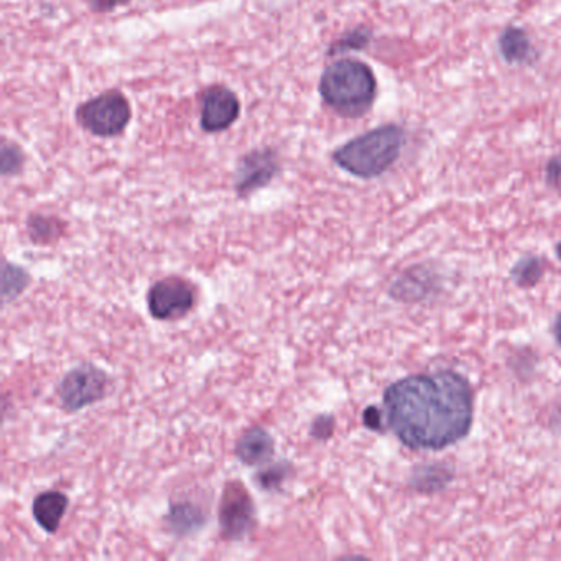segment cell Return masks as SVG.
<instances>
[{"label":"cell","instance_id":"obj_6","mask_svg":"<svg viewBox=\"0 0 561 561\" xmlns=\"http://www.w3.org/2000/svg\"><path fill=\"white\" fill-rule=\"evenodd\" d=\"M241 100L222 84L206 88L199 94V126L205 133L219 134L231 129L241 117Z\"/></svg>","mask_w":561,"mask_h":561},{"label":"cell","instance_id":"obj_24","mask_svg":"<svg viewBox=\"0 0 561 561\" xmlns=\"http://www.w3.org/2000/svg\"><path fill=\"white\" fill-rule=\"evenodd\" d=\"M553 333L558 344L561 346V314H558L557 321H554Z\"/></svg>","mask_w":561,"mask_h":561},{"label":"cell","instance_id":"obj_9","mask_svg":"<svg viewBox=\"0 0 561 561\" xmlns=\"http://www.w3.org/2000/svg\"><path fill=\"white\" fill-rule=\"evenodd\" d=\"M195 305V288L179 277L163 278L149 291V310L157 320L185 317Z\"/></svg>","mask_w":561,"mask_h":561},{"label":"cell","instance_id":"obj_19","mask_svg":"<svg viewBox=\"0 0 561 561\" xmlns=\"http://www.w3.org/2000/svg\"><path fill=\"white\" fill-rule=\"evenodd\" d=\"M545 182L551 188H561V152L548 160L547 167H545Z\"/></svg>","mask_w":561,"mask_h":561},{"label":"cell","instance_id":"obj_16","mask_svg":"<svg viewBox=\"0 0 561 561\" xmlns=\"http://www.w3.org/2000/svg\"><path fill=\"white\" fill-rule=\"evenodd\" d=\"M28 229H31V236L35 241L50 242L51 239H55L60 234L61 225L57 218L37 215L32 216L31 221H28Z\"/></svg>","mask_w":561,"mask_h":561},{"label":"cell","instance_id":"obj_5","mask_svg":"<svg viewBox=\"0 0 561 561\" xmlns=\"http://www.w3.org/2000/svg\"><path fill=\"white\" fill-rule=\"evenodd\" d=\"M280 173L278 152L271 147L249 150L239 159L234 172V192L239 198H249L274 182Z\"/></svg>","mask_w":561,"mask_h":561},{"label":"cell","instance_id":"obj_4","mask_svg":"<svg viewBox=\"0 0 561 561\" xmlns=\"http://www.w3.org/2000/svg\"><path fill=\"white\" fill-rule=\"evenodd\" d=\"M75 117L78 126L91 136L113 139L127 129L133 119V110L123 91L110 90L80 104Z\"/></svg>","mask_w":561,"mask_h":561},{"label":"cell","instance_id":"obj_2","mask_svg":"<svg viewBox=\"0 0 561 561\" xmlns=\"http://www.w3.org/2000/svg\"><path fill=\"white\" fill-rule=\"evenodd\" d=\"M318 91L323 103L337 116L359 119L376 103V75L364 61L343 58L324 68Z\"/></svg>","mask_w":561,"mask_h":561},{"label":"cell","instance_id":"obj_17","mask_svg":"<svg viewBox=\"0 0 561 561\" xmlns=\"http://www.w3.org/2000/svg\"><path fill=\"white\" fill-rule=\"evenodd\" d=\"M543 274V265L537 257H528L527 261H520L512 271V277L522 287H530L537 284L538 278Z\"/></svg>","mask_w":561,"mask_h":561},{"label":"cell","instance_id":"obj_23","mask_svg":"<svg viewBox=\"0 0 561 561\" xmlns=\"http://www.w3.org/2000/svg\"><path fill=\"white\" fill-rule=\"evenodd\" d=\"M331 428H333V419L331 416H320L317 422L313 423V435H320V432H324V435H331Z\"/></svg>","mask_w":561,"mask_h":561},{"label":"cell","instance_id":"obj_22","mask_svg":"<svg viewBox=\"0 0 561 561\" xmlns=\"http://www.w3.org/2000/svg\"><path fill=\"white\" fill-rule=\"evenodd\" d=\"M364 425L367 428L376 430L379 432L382 428V423H380V412L376 409V407H369V409L364 412Z\"/></svg>","mask_w":561,"mask_h":561},{"label":"cell","instance_id":"obj_14","mask_svg":"<svg viewBox=\"0 0 561 561\" xmlns=\"http://www.w3.org/2000/svg\"><path fill=\"white\" fill-rule=\"evenodd\" d=\"M370 41H373V32L370 28L359 25L354 27L353 31L346 32L343 37L337 38L330 50H328V57H336V55L351 54V51L366 50L369 47Z\"/></svg>","mask_w":561,"mask_h":561},{"label":"cell","instance_id":"obj_21","mask_svg":"<svg viewBox=\"0 0 561 561\" xmlns=\"http://www.w3.org/2000/svg\"><path fill=\"white\" fill-rule=\"evenodd\" d=\"M285 476H287V469H280L274 466V468L261 472V474H259V481H261L262 488H277V485L282 484V481H284Z\"/></svg>","mask_w":561,"mask_h":561},{"label":"cell","instance_id":"obj_20","mask_svg":"<svg viewBox=\"0 0 561 561\" xmlns=\"http://www.w3.org/2000/svg\"><path fill=\"white\" fill-rule=\"evenodd\" d=\"M130 0H87L88 8L94 14H110L116 9L129 4Z\"/></svg>","mask_w":561,"mask_h":561},{"label":"cell","instance_id":"obj_15","mask_svg":"<svg viewBox=\"0 0 561 561\" xmlns=\"http://www.w3.org/2000/svg\"><path fill=\"white\" fill-rule=\"evenodd\" d=\"M0 160H2L0 172H2L4 176L19 175V173L24 170L25 153L19 144L4 140V142H2V149H0Z\"/></svg>","mask_w":561,"mask_h":561},{"label":"cell","instance_id":"obj_18","mask_svg":"<svg viewBox=\"0 0 561 561\" xmlns=\"http://www.w3.org/2000/svg\"><path fill=\"white\" fill-rule=\"evenodd\" d=\"M28 277L22 268L15 267V265H5L4 272V297L5 301L12 300L18 297L25 285H27Z\"/></svg>","mask_w":561,"mask_h":561},{"label":"cell","instance_id":"obj_25","mask_svg":"<svg viewBox=\"0 0 561 561\" xmlns=\"http://www.w3.org/2000/svg\"><path fill=\"white\" fill-rule=\"evenodd\" d=\"M557 254H558V257L561 259V242H558V245H557Z\"/></svg>","mask_w":561,"mask_h":561},{"label":"cell","instance_id":"obj_8","mask_svg":"<svg viewBox=\"0 0 561 561\" xmlns=\"http://www.w3.org/2000/svg\"><path fill=\"white\" fill-rule=\"evenodd\" d=\"M107 376L91 364L70 370L60 383V399L68 412H78L98 400L104 399Z\"/></svg>","mask_w":561,"mask_h":561},{"label":"cell","instance_id":"obj_11","mask_svg":"<svg viewBox=\"0 0 561 561\" xmlns=\"http://www.w3.org/2000/svg\"><path fill=\"white\" fill-rule=\"evenodd\" d=\"M274 451V438L262 428L249 430L236 446V455L244 465L249 466L268 461Z\"/></svg>","mask_w":561,"mask_h":561},{"label":"cell","instance_id":"obj_7","mask_svg":"<svg viewBox=\"0 0 561 561\" xmlns=\"http://www.w3.org/2000/svg\"><path fill=\"white\" fill-rule=\"evenodd\" d=\"M219 525L229 540H241L254 528V502L241 481H231L226 485L219 507Z\"/></svg>","mask_w":561,"mask_h":561},{"label":"cell","instance_id":"obj_1","mask_svg":"<svg viewBox=\"0 0 561 561\" xmlns=\"http://www.w3.org/2000/svg\"><path fill=\"white\" fill-rule=\"evenodd\" d=\"M387 422L412 449L439 451L468 435L472 425L471 386L461 374L442 370L397 380L383 393Z\"/></svg>","mask_w":561,"mask_h":561},{"label":"cell","instance_id":"obj_12","mask_svg":"<svg viewBox=\"0 0 561 561\" xmlns=\"http://www.w3.org/2000/svg\"><path fill=\"white\" fill-rule=\"evenodd\" d=\"M68 507V497L61 492L48 491L38 495L34 502V517L48 534H55Z\"/></svg>","mask_w":561,"mask_h":561},{"label":"cell","instance_id":"obj_10","mask_svg":"<svg viewBox=\"0 0 561 561\" xmlns=\"http://www.w3.org/2000/svg\"><path fill=\"white\" fill-rule=\"evenodd\" d=\"M499 54L507 65H531L537 58L530 37L524 28L508 25L499 35Z\"/></svg>","mask_w":561,"mask_h":561},{"label":"cell","instance_id":"obj_13","mask_svg":"<svg viewBox=\"0 0 561 561\" xmlns=\"http://www.w3.org/2000/svg\"><path fill=\"white\" fill-rule=\"evenodd\" d=\"M169 524L176 534H190L205 524V515L192 504H176L170 508Z\"/></svg>","mask_w":561,"mask_h":561},{"label":"cell","instance_id":"obj_3","mask_svg":"<svg viewBox=\"0 0 561 561\" xmlns=\"http://www.w3.org/2000/svg\"><path fill=\"white\" fill-rule=\"evenodd\" d=\"M405 142L407 134L402 127L386 124L337 147L331 159L350 175L373 180L396 165Z\"/></svg>","mask_w":561,"mask_h":561}]
</instances>
